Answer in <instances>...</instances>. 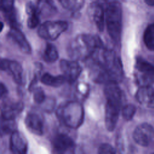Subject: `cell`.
Listing matches in <instances>:
<instances>
[{
  "mask_svg": "<svg viewBox=\"0 0 154 154\" xmlns=\"http://www.w3.org/2000/svg\"><path fill=\"white\" fill-rule=\"evenodd\" d=\"M103 46L104 45L98 35L81 34L70 42L67 47V53L72 60L85 61Z\"/></svg>",
  "mask_w": 154,
  "mask_h": 154,
  "instance_id": "obj_2",
  "label": "cell"
},
{
  "mask_svg": "<svg viewBox=\"0 0 154 154\" xmlns=\"http://www.w3.org/2000/svg\"><path fill=\"white\" fill-rule=\"evenodd\" d=\"M143 40L149 49L154 51V23L146 28L143 35Z\"/></svg>",
  "mask_w": 154,
  "mask_h": 154,
  "instance_id": "obj_24",
  "label": "cell"
},
{
  "mask_svg": "<svg viewBox=\"0 0 154 154\" xmlns=\"http://www.w3.org/2000/svg\"><path fill=\"white\" fill-rule=\"evenodd\" d=\"M132 136L134 140L138 145L148 146L154 138V128L149 123H141L136 127Z\"/></svg>",
  "mask_w": 154,
  "mask_h": 154,
  "instance_id": "obj_7",
  "label": "cell"
},
{
  "mask_svg": "<svg viewBox=\"0 0 154 154\" xmlns=\"http://www.w3.org/2000/svg\"><path fill=\"white\" fill-rule=\"evenodd\" d=\"M36 7L43 17H49L54 15L57 11V7L53 0H37Z\"/></svg>",
  "mask_w": 154,
  "mask_h": 154,
  "instance_id": "obj_20",
  "label": "cell"
},
{
  "mask_svg": "<svg viewBox=\"0 0 154 154\" xmlns=\"http://www.w3.org/2000/svg\"><path fill=\"white\" fill-rule=\"evenodd\" d=\"M97 152L100 154H112L116 153V150L111 144L108 143H103L100 145Z\"/></svg>",
  "mask_w": 154,
  "mask_h": 154,
  "instance_id": "obj_30",
  "label": "cell"
},
{
  "mask_svg": "<svg viewBox=\"0 0 154 154\" xmlns=\"http://www.w3.org/2000/svg\"><path fill=\"white\" fill-rule=\"evenodd\" d=\"M59 57L56 47L52 43H48L43 53V58L46 63H54Z\"/></svg>",
  "mask_w": 154,
  "mask_h": 154,
  "instance_id": "obj_22",
  "label": "cell"
},
{
  "mask_svg": "<svg viewBox=\"0 0 154 154\" xmlns=\"http://www.w3.org/2000/svg\"><path fill=\"white\" fill-rule=\"evenodd\" d=\"M135 78L140 86L150 85L154 82V66L143 58L138 57L135 63Z\"/></svg>",
  "mask_w": 154,
  "mask_h": 154,
  "instance_id": "obj_6",
  "label": "cell"
},
{
  "mask_svg": "<svg viewBox=\"0 0 154 154\" xmlns=\"http://www.w3.org/2000/svg\"><path fill=\"white\" fill-rule=\"evenodd\" d=\"M136 112V107L134 105L129 103L125 105L122 108V115L124 120L126 121L131 120Z\"/></svg>",
  "mask_w": 154,
  "mask_h": 154,
  "instance_id": "obj_27",
  "label": "cell"
},
{
  "mask_svg": "<svg viewBox=\"0 0 154 154\" xmlns=\"http://www.w3.org/2000/svg\"><path fill=\"white\" fill-rule=\"evenodd\" d=\"M122 105L106 101L105 109V124L106 129L112 132L118 122L120 110Z\"/></svg>",
  "mask_w": 154,
  "mask_h": 154,
  "instance_id": "obj_12",
  "label": "cell"
},
{
  "mask_svg": "<svg viewBox=\"0 0 154 154\" xmlns=\"http://www.w3.org/2000/svg\"><path fill=\"white\" fill-rule=\"evenodd\" d=\"M2 100L1 119H15L23 109V103L21 101H13L7 97Z\"/></svg>",
  "mask_w": 154,
  "mask_h": 154,
  "instance_id": "obj_10",
  "label": "cell"
},
{
  "mask_svg": "<svg viewBox=\"0 0 154 154\" xmlns=\"http://www.w3.org/2000/svg\"><path fill=\"white\" fill-rule=\"evenodd\" d=\"M37 70H36L35 73H34V75L33 76V78L32 79L29 85V87H28V90L29 91H32L34 90V88L36 87V85L37 84V82L38 81V79H40V72H41V70L42 69V66L41 64L38 63L37 64Z\"/></svg>",
  "mask_w": 154,
  "mask_h": 154,
  "instance_id": "obj_29",
  "label": "cell"
},
{
  "mask_svg": "<svg viewBox=\"0 0 154 154\" xmlns=\"http://www.w3.org/2000/svg\"><path fill=\"white\" fill-rule=\"evenodd\" d=\"M26 12L28 15L27 26L31 29L36 28L40 23V14L36 5L31 2H28L26 5Z\"/></svg>",
  "mask_w": 154,
  "mask_h": 154,
  "instance_id": "obj_19",
  "label": "cell"
},
{
  "mask_svg": "<svg viewBox=\"0 0 154 154\" xmlns=\"http://www.w3.org/2000/svg\"><path fill=\"white\" fill-rule=\"evenodd\" d=\"M1 69L11 76L14 82L18 85H22L24 84L25 81L23 68L18 62L14 60L2 58L1 60Z\"/></svg>",
  "mask_w": 154,
  "mask_h": 154,
  "instance_id": "obj_9",
  "label": "cell"
},
{
  "mask_svg": "<svg viewBox=\"0 0 154 154\" xmlns=\"http://www.w3.org/2000/svg\"><path fill=\"white\" fill-rule=\"evenodd\" d=\"M40 81L43 84L54 87H58L66 81L63 75H52L48 73H44L40 77Z\"/></svg>",
  "mask_w": 154,
  "mask_h": 154,
  "instance_id": "obj_21",
  "label": "cell"
},
{
  "mask_svg": "<svg viewBox=\"0 0 154 154\" xmlns=\"http://www.w3.org/2000/svg\"><path fill=\"white\" fill-rule=\"evenodd\" d=\"M88 13L91 22L94 23L97 29L102 32L105 26V10L102 4L99 2H93L90 4Z\"/></svg>",
  "mask_w": 154,
  "mask_h": 154,
  "instance_id": "obj_11",
  "label": "cell"
},
{
  "mask_svg": "<svg viewBox=\"0 0 154 154\" xmlns=\"http://www.w3.org/2000/svg\"><path fill=\"white\" fill-rule=\"evenodd\" d=\"M59 120L66 127L78 128L83 123L84 110L82 105L78 101H69L61 104L57 110Z\"/></svg>",
  "mask_w": 154,
  "mask_h": 154,
  "instance_id": "obj_3",
  "label": "cell"
},
{
  "mask_svg": "<svg viewBox=\"0 0 154 154\" xmlns=\"http://www.w3.org/2000/svg\"><path fill=\"white\" fill-rule=\"evenodd\" d=\"M33 99L36 103L41 104L43 103L46 99V96L43 89L40 87H36L32 90Z\"/></svg>",
  "mask_w": 154,
  "mask_h": 154,
  "instance_id": "obj_28",
  "label": "cell"
},
{
  "mask_svg": "<svg viewBox=\"0 0 154 154\" xmlns=\"http://www.w3.org/2000/svg\"><path fill=\"white\" fill-rule=\"evenodd\" d=\"M3 13L4 15V18L7 23L10 25V28L20 29L21 25L19 20V16L17 11L14 8L9 11Z\"/></svg>",
  "mask_w": 154,
  "mask_h": 154,
  "instance_id": "obj_23",
  "label": "cell"
},
{
  "mask_svg": "<svg viewBox=\"0 0 154 154\" xmlns=\"http://www.w3.org/2000/svg\"><path fill=\"white\" fill-rule=\"evenodd\" d=\"M14 0H1V9L3 13L9 11L14 8Z\"/></svg>",
  "mask_w": 154,
  "mask_h": 154,
  "instance_id": "obj_31",
  "label": "cell"
},
{
  "mask_svg": "<svg viewBox=\"0 0 154 154\" xmlns=\"http://www.w3.org/2000/svg\"><path fill=\"white\" fill-rule=\"evenodd\" d=\"M60 67L66 81L70 84L75 82L82 72V67L76 60H61Z\"/></svg>",
  "mask_w": 154,
  "mask_h": 154,
  "instance_id": "obj_8",
  "label": "cell"
},
{
  "mask_svg": "<svg viewBox=\"0 0 154 154\" xmlns=\"http://www.w3.org/2000/svg\"><path fill=\"white\" fill-rule=\"evenodd\" d=\"M122 10L119 2L111 1L105 9V25L107 32L115 43L120 40L122 32Z\"/></svg>",
  "mask_w": 154,
  "mask_h": 154,
  "instance_id": "obj_4",
  "label": "cell"
},
{
  "mask_svg": "<svg viewBox=\"0 0 154 154\" xmlns=\"http://www.w3.org/2000/svg\"><path fill=\"white\" fill-rule=\"evenodd\" d=\"M103 92L106 101L114 102L120 105H122L123 92L117 82H109L106 83Z\"/></svg>",
  "mask_w": 154,
  "mask_h": 154,
  "instance_id": "obj_18",
  "label": "cell"
},
{
  "mask_svg": "<svg viewBox=\"0 0 154 154\" xmlns=\"http://www.w3.org/2000/svg\"><path fill=\"white\" fill-rule=\"evenodd\" d=\"M68 28V23L63 20L46 21L41 24L37 33L43 39L53 41L56 40Z\"/></svg>",
  "mask_w": 154,
  "mask_h": 154,
  "instance_id": "obj_5",
  "label": "cell"
},
{
  "mask_svg": "<svg viewBox=\"0 0 154 154\" xmlns=\"http://www.w3.org/2000/svg\"><path fill=\"white\" fill-rule=\"evenodd\" d=\"M28 144L23 134L15 131L11 134L10 139V149L14 154H25L27 152Z\"/></svg>",
  "mask_w": 154,
  "mask_h": 154,
  "instance_id": "obj_14",
  "label": "cell"
},
{
  "mask_svg": "<svg viewBox=\"0 0 154 154\" xmlns=\"http://www.w3.org/2000/svg\"><path fill=\"white\" fill-rule=\"evenodd\" d=\"M8 38L14 43L23 53L29 54L31 53V47L25 35L19 28H10L7 34Z\"/></svg>",
  "mask_w": 154,
  "mask_h": 154,
  "instance_id": "obj_15",
  "label": "cell"
},
{
  "mask_svg": "<svg viewBox=\"0 0 154 154\" xmlns=\"http://www.w3.org/2000/svg\"><path fill=\"white\" fill-rule=\"evenodd\" d=\"M64 8L72 11H76L81 9L84 4L83 0H58Z\"/></svg>",
  "mask_w": 154,
  "mask_h": 154,
  "instance_id": "obj_26",
  "label": "cell"
},
{
  "mask_svg": "<svg viewBox=\"0 0 154 154\" xmlns=\"http://www.w3.org/2000/svg\"><path fill=\"white\" fill-rule=\"evenodd\" d=\"M52 146L54 152L64 153L72 152L75 147L72 138L63 133L57 134L52 139Z\"/></svg>",
  "mask_w": 154,
  "mask_h": 154,
  "instance_id": "obj_13",
  "label": "cell"
},
{
  "mask_svg": "<svg viewBox=\"0 0 154 154\" xmlns=\"http://www.w3.org/2000/svg\"><path fill=\"white\" fill-rule=\"evenodd\" d=\"M17 130V125L15 119H1V134H11Z\"/></svg>",
  "mask_w": 154,
  "mask_h": 154,
  "instance_id": "obj_25",
  "label": "cell"
},
{
  "mask_svg": "<svg viewBox=\"0 0 154 154\" xmlns=\"http://www.w3.org/2000/svg\"><path fill=\"white\" fill-rule=\"evenodd\" d=\"M87 61L92 80L97 83H119L123 78V65L113 49L104 46L97 49Z\"/></svg>",
  "mask_w": 154,
  "mask_h": 154,
  "instance_id": "obj_1",
  "label": "cell"
},
{
  "mask_svg": "<svg viewBox=\"0 0 154 154\" xmlns=\"http://www.w3.org/2000/svg\"><path fill=\"white\" fill-rule=\"evenodd\" d=\"M145 2L150 5V6H153L154 5V0H144Z\"/></svg>",
  "mask_w": 154,
  "mask_h": 154,
  "instance_id": "obj_33",
  "label": "cell"
},
{
  "mask_svg": "<svg viewBox=\"0 0 154 154\" xmlns=\"http://www.w3.org/2000/svg\"><path fill=\"white\" fill-rule=\"evenodd\" d=\"M0 93H1V98L2 99L5 97H6V95L8 93V90L6 87V86L2 83H1V89H0Z\"/></svg>",
  "mask_w": 154,
  "mask_h": 154,
  "instance_id": "obj_32",
  "label": "cell"
},
{
  "mask_svg": "<svg viewBox=\"0 0 154 154\" xmlns=\"http://www.w3.org/2000/svg\"><path fill=\"white\" fill-rule=\"evenodd\" d=\"M135 98L141 105L154 108V88L151 85L140 86L135 94Z\"/></svg>",
  "mask_w": 154,
  "mask_h": 154,
  "instance_id": "obj_17",
  "label": "cell"
},
{
  "mask_svg": "<svg viewBox=\"0 0 154 154\" xmlns=\"http://www.w3.org/2000/svg\"><path fill=\"white\" fill-rule=\"evenodd\" d=\"M27 129L36 135H42L44 133V124L42 117L35 112H29L25 119Z\"/></svg>",
  "mask_w": 154,
  "mask_h": 154,
  "instance_id": "obj_16",
  "label": "cell"
}]
</instances>
